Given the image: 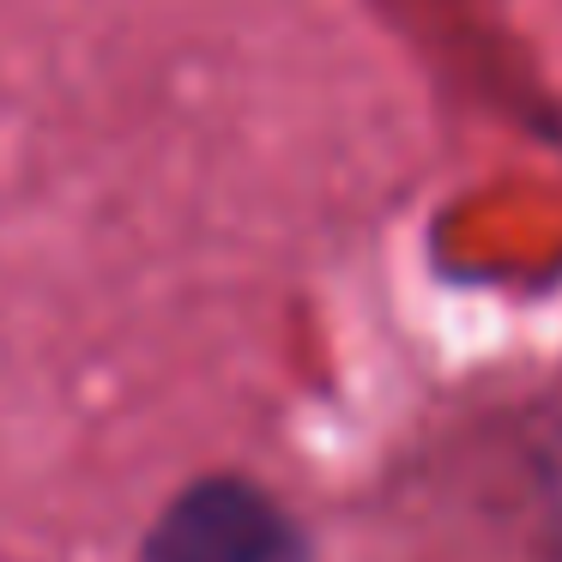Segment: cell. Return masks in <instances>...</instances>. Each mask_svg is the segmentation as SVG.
Returning <instances> with one entry per match:
<instances>
[{
	"label": "cell",
	"instance_id": "cell-1",
	"mask_svg": "<svg viewBox=\"0 0 562 562\" xmlns=\"http://www.w3.org/2000/svg\"><path fill=\"white\" fill-rule=\"evenodd\" d=\"M139 562H308V538L272 490L212 472L164 502Z\"/></svg>",
	"mask_w": 562,
	"mask_h": 562
}]
</instances>
